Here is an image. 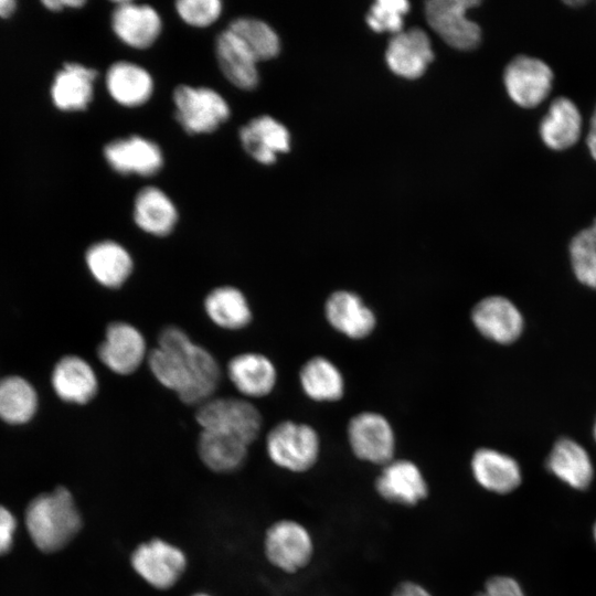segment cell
I'll return each instance as SVG.
<instances>
[{"label":"cell","instance_id":"6da1fadb","mask_svg":"<svg viewBox=\"0 0 596 596\" xmlns=\"http://www.w3.org/2000/svg\"><path fill=\"white\" fill-rule=\"evenodd\" d=\"M147 363L155 379L188 405L199 406L212 398L221 381L214 355L177 326L160 331Z\"/></svg>","mask_w":596,"mask_h":596},{"label":"cell","instance_id":"7a4b0ae2","mask_svg":"<svg viewBox=\"0 0 596 596\" xmlns=\"http://www.w3.org/2000/svg\"><path fill=\"white\" fill-rule=\"evenodd\" d=\"M25 524L34 544L51 553L64 547L77 534L82 519L71 492L58 487L30 502Z\"/></svg>","mask_w":596,"mask_h":596},{"label":"cell","instance_id":"3957f363","mask_svg":"<svg viewBox=\"0 0 596 596\" xmlns=\"http://www.w3.org/2000/svg\"><path fill=\"white\" fill-rule=\"evenodd\" d=\"M194 417L201 430L233 436L248 446L258 437L263 424L254 404L233 396H213L198 406Z\"/></svg>","mask_w":596,"mask_h":596},{"label":"cell","instance_id":"277c9868","mask_svg":"<svg viewBox=\"0 0 596 596\" xmlns=\"http://www.w3.org/2000/svg\"><path fill=\"white\" fill-rule=\"evenodd\" d=\"M320 437L305 423L284 421L276 424L266 436V451L278 467L291 472H306L318 461Z\"/></svg>","mask_w":596,"mask_h":596},{"label":"cell","instance_id":"5b68a950","mask_svg":"<svg viewBox=\"0 0 596 596\" xmlns=\"http://www.w3.org/2000/svg\"><path fill=\"white\" fill-rule=\"evenodd\" d=\"M502 84L514 105L531 110L550 99L554 87V73L541 58L517 54L503 67Z\"/></svg>","mask_w":596,"mask_h":596},{"label":"cell","instance_id":"8992f818","mask_svg":"<svg viewBox=\"0 0 596 596\" xmlns=\"http://www.w3.org/2000/svg\"><path fill=\"white\" fill-rule=\"evenodd\" d=\"M479 0H432L425 13L430 28L450 46L471 51L482 42V28L467 12L481 6Z\"/></svg>","mask_w":596,"mask_h":596},{"label":"cell","instance_id":"52a82bcc","mask_svg":"<svg viewBox=\"0 0 596 596\" xmlns=\"http://www.w3.org/2000/svg\"><path fill=\"white\" fill-rule=\"evenodd\" d=\"M175 118L189 134H210L230 116L225 99L207 87L180 85L173 92Z\"/></svg>","mask_w":596,"mask_h":596},{"label":"cell","instance_id":"ba28073f","mask_svg":"<svg viewBox=\"0 0 596 596\" xmlns=\"http://www.w3.org/2000/svg\"><path fill=\"white\" fill-rule=\"evenodd\" d=\"M347 435L358 459L382 467L394 459L395 434L382 414L368 411L354 415L348 424Z\"/></svg>","mask_w":596,"mask_h":596},{"label":"cell","instance_id":"9c48e42d","mask_svg":"<svg viewBox=\"0 0 596 596\" xmlns=\"http://www.w3.org/2000/svg\"><path fill=\"white\" fill-rule=\"evenodd\" d=\"M267 560L286 573L306 567L313 555V541L308 530L292 520H280L268 528L264 541Z\"/></svg>","mask_w":596,"mask_h":596},{"label":"cell","instance_id":"30bf717a","mask_svg":"<svg viewBox=\"0 0 596 596\" xmlns=\"http://www.w3.org/2000/svg\"><path fill=\"white\" fill-rule=\"evenodd\" d=\"M148 353L143 334L126 321L110 322L97 349L99 361L118 375L135 373L147 360Z\"/></svg>","mask_w":596,"mask_h":596},{"label":"cell","instance_id":"8fae6325","mask_svg":"<svg viewBox=\"0 0 596 596\" xmlns=\"http://www.w3.org/2000/svg\"><path fill=\"white\" fill-rule=\"evenodd\" d=\"M130 561L137 574L159 589L173 586L187 566L184 553L177 546L159 539L137 546Z\"/></svg>","mask_w":596,"mask_h":596},{"label":"cell","instance_id":"7c38bea8","mask_svg":"<svg viewBox=\"0 0 596 596\" xmlns=\"http://www.w3.org/2000/svg\"><path fill=\"white\" fill-rule=\"evenodd\" d=\"M585 119L576 104L562 95H552L539 123V136L552 151L574 148L584 136Z\"/></svg>","mask_w":596,"mask_h":596},{"label":"cell","instance_id":"4fadbf2b","mask_svg":"<svg viewBox=\"0 0 596 596\" xmlns=\"http://www.w3.org/2000/svg\"><path fill=\"white\" fill-rule=\"evenodd\" d=\"M374 488L383 500L404 507L417 505L429 494L422 470L408 459H393L384 465Z\"/></svg>","mask_w":596,"mask_h":596},{"label":"cell","instance_id":"5bb4252c","mask_svg":"<svg viewBox=\"0 0 596 596\" xmlns=\"http://www.w3.org/2000/svg\"><path fill=\"white\" fill-rule=\"evenodd\" d=\"M471 321L481 336L499 344L517 341L524 328L521 311L502 296L480 299L472 308Z\"/></svg>","mask_w":596,"mask_h":596},{"label":"cell","instance_id":"9a60e30c","mask_svg":"<svg viewBox=\"0 0 596 596\" xmlns=\"http://www.w3.org/2000/svg\"><path fill=\"white\" fill-rule=\"evenodd\" d=\"M324 317L336 331L354 340L369 337L376 326L373 310L358 294L344 289L329 295Z\"/></svg>","mask_w":596,"mask_h":596},{"label":"cell","instance_id":"2e32d148","mask_svg":"<svg viewBox=\"0 0 596 596\" xmlns=\"http://www.w3.org/2000/svg\"><path fill=\"white\" fill-rule=\"evenodd\" d=\"M226 373L237 392L248 398H259L273 392L277 370L273 361L259 352H242L227 363Z\"/></svg>","mask_w":596,"mask_h":596},{"label":"cell","instance_id":"e0dca14e","mask_svg":"<svg viewBox=\"0 0 596 596\" xmlns=\"http://www.w3.org/2000/svg\"><path fill=\"white\" fill-rule=\"evenodd\" d=\"M104 156L109 166L121 174L152 175L161 169L163 163L160 148L139 136L109 142L104 148Z\"/></svg>","mask_w":596,"mask_h":596},{"label":"cell","instance_id":"ac0fdd59","mask_svg":"<svg viewBox=\"0 0 596 596\" xmlns=\"http://www.w3.org/2000/svg\"><path fill=\"white\" fill-rule=\"evenodd\" d=\"M111 26L127 45L146 49L159 36L162 23L158 12L150 6L118 1L111 15Z\"/></svg>","mask_w":596,"mask_h":596},{"label":"cell","instance_id":"d6986e66","mask_svg":"<svg viewBox=\"0 0 596 596\" xmlns=\"http://www.w3.org/2000/svg\"><path fill=\"white\" fill-rule=\"evenodd\" d=\"M433 57L429 38L417 28L395 34L385 54L391 71L409 79L422 76Z\"/></svg>","mask_w":596,"mask_h":596},{"label":"cell","instance_id":"ffe728a7","mask_svg":"<svg viewBox=\"0 0 596 596\" xmlns=\"http://www.w3.org/2000/svg\"><path fill=\"white\" fill-rule=\"evenodd\" d=\"M52 386L56 395L67 403L84 405L98 392V379L93 366L77 355H65L52 372Z\"/></svg>","mask_w":596,"mask_h":596},{"label":"cell","instance_id":"44dd1931","mask_svg":"<svg viewBox=\"0 0 596 596\" xmlns=\"http://www.w3.org/2000/svg\"><path fill=\"white\" fill-rule=\"evenodd\" d=\"M85 262L92 277L107 289L120 288L134 272L130 253L114 241H100L91 245L85 253Z\"/></svg>","mask_w":596,"mask_h":596},{"label":"cell","instance_id":"7402d4cb","mask_svg":"<svg viewBox=\"0 0 596 596\" xmlns=\"http://www.w3.org/2000/svg\"><path fill=\"white\" fill-rule=\"evenodd\" d=\"M475 480L485 489L496 493H508L521 482L518 462L507 454L492 448L477 449L470 461Z\"/></svg>","mask_w":596,"mask_h":596},{"label":"cell","instance_id":"603a6c76","mask_svg":"<svg viewBox=\"0 0 596 596\" xmlns=\"http://www.w3.org/2000/svg\"><path fill=\"white\" fill-rule=\"evenodd\" d=\"M240 139L244 150L263 164L274 163L277 153L289 150L287 128L269 116L252 119L241 128Z\"/></svg>","mask_w":596,"mask_h":596},{"label":"cell","instance_id":"cb8c5ba5","mask_svg":"<svg viewBox=\"0 0 596 596\" xmlns=\"http://www.w3.org/2000/svg\"><path fill=\"white\" fill-rule=\"evenodd\" d=\"M207 318L224 330H242L252 319L253 312L245 294L232 285L211 289L203 300Z\"/></svg>","mask_w":596,"mask_h":596},{"label":"cell","instance_id":"d4e9b609","mask_svg":"<svg viewBox=\"0 0 596 596\" xmlns=\"http://www.w3.org/2000/svg\"><path fill=\"white\" fill-rule=\"evenodd\" d=\"M96 70L77 63H67L54 77L51 97L54 105L64 111L85 109L93 98Z\"/></svg>","mask_w":596,"mask_h":596},{"label":"cell","instance_id":"484cf974","mask_svg":"<svg viewBox=\"0 0 596 596\" xmlns=\"http://www.w3.org/2000/svg\"><path fill=\"white\" fill-rule=\"evenodd\" d=\"M215 52L222 73L234 86L241 89L256 87L257 61L230 30L219 34Z\"/></svg>","mask_w":596,"mask_h":596},{"label":"cell","instance_id":"4316f807","mask_svg":"<svg viewBox=\"0 0 596 596\" xmlns=\"http://www.w3.org/2000/svg\"><path fill=\"white\" fill-rule=\"evenodd\" d=\"M134 220L143 232L163 237L174 230L178 213L164 192L155 187H147L136 196Z\"/></svg>","mask_w":596,"mask_h":596},{"label":"cell","instance_id":"83f0119b","mask_svg":"<svg viewBox=\"0 0 596 596\" xmlns=\"http://www.w3.org/2000/svg\"><path fill=\"white\" fill-rule=\"evenodd\" d=\"M547 469L575 489H585L593 479V465L586 450L570 438L558 439L546 460Z\"/></svg>","mask_w":596,"mask_h":596},{"label":"cell","instance_id":"f1b7e54d","mask_svg":"<svg viewBox=\"0 0 596 596\" xmlns=\"http://www.w3.org/2000/svg\"><path fill=\"white\" fill-rule=\"evenodd\" d=\"M106 86L110 96L127 107L145 104L153 91L150 74L139 65L124 61L114 63L108 68Z\"/></svg>","mask_w":596,"mask_h":596},{"label":"cell","instance_id":"f546056e","mask_svg":"<svg viewBox=\"0 0 596 596\" xmlns=\"http://www.w3.org/2000/svg\"><path fill=\"white\" fill-rule=\"evenodd\" d=\"M299 382L304 393L316 402H336L344 393V379L339 368L329 359L317 355L300 369Z\"/></svg>","mask_w":596,"mask_h":596},{"label":"cell","instance_id":"4dcf8cb0","mask_svg":"<svg viewBox=\"0 0 596 596\" xmlns=\"http://www.w3.org/2000/svg\"><path fill=\"white\" fill-rule=\"evenodd\" d=\"M248 445L243 440L219 433L201 430L198 453L202 462L215 472H233L247 457Z\"/></svg>","mask_w":596,"mask_h":596},{"label":"cell","instance_id":"1f68e13d","mask_svg":"<svg viewBox=\"0 0 596 596\" xmlns=\"http://www.w3.org/2000/svg\"><path fill=\"white\" fill-rule=\"evenodd\" d=\"M38 407L33 386L20 376L0 380V417L10 424L30 421Z\"/></svg>","mask_w":596,"mask_h":596},{"label":"cell","instance_id":"d6a6232c","mask_svg":"<svg viewBox=\"0 0 596 596\" xmlns=\"http://www.w3.org/2000/svg\"><path fill=\"white\" fill-rule=\"evenodd\" d=\"M251 52L257 62L275 57L279 52V39L265 22L254 18H238L228 29Z\"/></svg>","mask_w":596,"mask_h":596},{"label":"cell","instance_id":"836d02e7","mask_svg":"<svg viewBox=\"0 0 596 596\" xmlns=\"http://www.w3.org/2000/svg\"><path fill=\"white\" fill-rule=\"evenodd\" d=\"M567 253L576 279L596 289V217L571 237Z\"/></svg>","mask_w":596,"mask_h":596},{"label":"cell","instance_id":"e575fe53","mask_svg":"<svg viewBox=\"0 0 596 596\" xmlns=\"http://www.w3.org/2000/svg\"><path fill=\"white\" fill-rule=\"evenodd\" d=\"M409 10V3L404 0H379L366 15L369 26L375 32H402L404 15Z\"/></svg>","mask_w":596,"mask_h":596},{"label":"cell","instance_id":"d590c367","mask_svg":"<svg viewBox=\"0 0 596 596\" xmlns=\"http://www.w3.org/2000/svg\"><path fill=\"white\" fill-rule=\"evenodd\" d=\"M180 18L193 26H207L221 14L222 3L219 0H180L175 3Z\"/></svg>","mask_w":596,"mask_h":596},{"label":"cell","instance_id":"8d00e7d4","mask_svg":"<svg viewBox=\"0 0 596 596\" xmlns=\"http://www.w3.org/2000/svg\"><path fill=\"white\" fill-rule=\"evenodd\" d=\"M475 596H524L519 583L508 576L490 577Z\"/></svg>","mask_w":596,"mask_h":596},{"label":"cell","instance_id":"74e56055","mask_svg":"<svg viewBox=\"0 0 596 596\" xmlns=\"http://www.w3.org/2000/svg\"><path fill=\"white\" fill-rule=\"evenodd\" d=\"M14 530V517L0 505V554L6 553L11 547Z\"/></svg>","mask_w":596,"mask_h":596},{"label":"cell","instance_id":"f35d334b","mask_svg":"<svg viewBox=\"0 0 596 596\" xmlns=\"http://www.w3.org/2000/svg\"><path fill=\"white\" fill-rule=\"evenodd\" d=\"M583 140L589 151V155L596 161V106L594 107L588 119L585 121Z\"/></svg>","mask_w":596,"mask_h":596},{"label":"cell","instance_id":"ab89813d","mask_svg":"<svg viewBox=\"0 0 596 596\" xmlns=\"http://www.w3.org/2000/svg\"><path fill=\"white\" fill-rule=\"evenodd\" d=\"M391 596H433V595L423 585L413 581H404L395 586Z\"/></svg>","mask_w":596,"mask_h":596},{"label":"cell","instance_id":"60d3db41","mask_svg":"<svg viewBox=\"0 0 596 596\" xmlns=\"http://www.w3.org/2000/svg\"><path fill=\"white\" fill-rule=\"evenodd\" d=\"M84 3L85 2L82 1V0H47V1H43V4L49 10H52V11H60L64 7L77 8V7L83 6Z\"/></svg>","mask_w":596,"mask_h":596},{"label":"cell","instance_id":"b9f144b4","mask_svg":"<svg viewBox=\"0 0 596 596\" xmlns=\"http://www.w3.org/2000/svg\"><path fill=\"white\" fill-rule=\"evenodd\" d=\"M17 7L15 1L0 0V18L7 19L14 12Z\"/></svg>","mask_w":596,"mask_h":596},{"label":"cell","instance_id":"7bdbcfd3","mask_svg":"<svg viewBox=\"0 0 596 596\" xmlns=\"http://www.w3.org/2000/svg\"><path fill=\"white\" fill-rule=\"evenodd\" d=\"M593 435H594V438L596 440V421H595L594 428H593Z\"/></svg>","mask_w":596,"mask_h":596},{"label":"cell","instance_id":"ee69618b","mask_svg":"<svg viewBox=\"0 0 596 596\" xmlns=\"http://www.w3.org/2000/svg\"><path fill=\"white\" fill-rule=\"evenodd\" d=\"M193 596H210V595H207L205 593H198V594H194Z\"/></svg>","mask_w":596,"mask_h":596},{"label":"cell","instance_id":"f6af8a7d","mask_svg":"<svg viewBox=\"0 0 596 596\" xmlns=\"http://www.w3.org/2000/svg\"><path fill=\"white\" fill-rule=\"evenodd\" d=\"M594 538H595V541H596V523H595V526H594Z\"/></svg>","mask_w":596,"mask_h":596}]
</instances>
